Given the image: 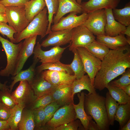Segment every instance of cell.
<instances>
[{"instance_id":"cell-6","label":"cell","mask_w":130,"mask_h":130,"mask_svg":"<svg viewBox=\"0 0 130 130\" xmlns=\"http://www.w3.org/2000/svg\"><path fill=\"white\" fill-rule=\"evenodd\" d=\"M7 23L16 33L22 31L29 22L26 19L24 7L9 6L5 7Z\"/></svg>"},{"instance_id":"cell-40","label":"cell","mask_w":130,"mask_h":130,"mask_svg":"<svg viewBox=\"0 0 130 130\" xmlns=\"http://www.w3.org/2000/svg\"><path fill=\"white\" fill-rule=\"evenodd\" d=\"M60 107V106L56 102L53 101L44 107L45 118L43 125L41 127L44 126L51 119L55 112Z\"/></svg>"},{"instance_id":"cell-25","label":"cell","mask_w":130,"mask_h":130,"mask_svg":"<svg viewBox=\"0 0 130 130\" xmlns=\"http://www.w3.org/2000/svg\"><path fill=\"white\" fill-rule=\"evenodd\" d=\"M84 90H87L90 93L97 92L88 75H84L80 78L75 79L73 81L72 84V96L74 97L75 94L80 93Z\"/></svg>"},{"instance_id":"cell-42","label":"cell","mask_w":130,"mask_h":130,"mask_svg":"<svg viewBox=\"0 0 130 130\" xmlns=\"http://www.w3.org/2000/svg\"><path fill=\"white\" fill-rule=\"evenodd\" d=\"M79 119H77L68 124L54 128L53 130H85Z\"/></svg>"},{"instance_id":"cell-16","label":"cell","mask_w":130,"mask_h":130,"mask_svg":"<svg viewBox=\"0 0 130 130\" xmlns=\"http://www.w3.org/2000/svg\"><path fill=\"white\" fill-rule=\"evenodd\" d=\"M53 101L60 107L74 103L72 84H63L57 86L51 93Z\"/></svg>"},{"instance_id":"cell-35","label":"cell","mask_w":130,"mask_h":130,"mask_svg":"<svg viewBox=\"0 0 130 130\" xmlns=\"http://www.w3.org/2000/svg\"><path fill=\"white\" fill-rule=\"evenodd\" d=\"M47 8L49 23L46 35L52 31L51 26L53 23L54 15L56 13L58 7L59 0H44Z\"/></svg>"},{"instance_id":"cell-47","label":"cell","mask_w":130,"mask_h":130,"mask_svg":"<svg viewBox=\"0 0 130 130\" xmlns=\"http://www.w3.org/2000/svg\"><path fill=\"white\" fill-rule=\"evenodd\" d=\"M0 22L7 23L5 13L0 12Z\"/></svg>"},{"instance_id":"cell-54","label":"cell","mask_w":130,"mask_h":130,"mask_svg":"<svg viewBox=\"0 0 130 130\" xmlns=\"http://www.w3.org/2000/svg\"><path fill=\"white\" fill-rule=\"evenodd\" d=\"M1 0H0V1Z\"/></svg>"},{"instance_id":"cell-1","label":"cell","mask_w":130,"mask_h":130,"mask_svg":"<svg viewBox=\"0 0 130 130\" xmlns=\"http://www.w3.org/2000/svg\"><path fill=\"white\" fill-rule=\"evenodd\" d=\"M128 68H130V45L110 50L102 61L100 69L95 78L94 88L102 90Z\"/></svg>"},{"instance_id":"cell-20","label":"cell","mask_w":130,"mask_h":130,"mask_svg":"<svg viewBox=\"0 0 130 130\" xmlns=\"http://www.w3.org/2000/svg\"><path fill=\"white\" fill-rule=\"evenodd\" d=\"M106 17V22L104 31L105 35L115 36L123 33L126 27L116 21L112 13V9H105Z\"/></svg>"},{"instance_id":"cell-13","label":"cell","mask_w":130,"mask_h":130,"mask_svg":"<svg viewBox=\"0 0 130 130\" xmlns=\"http://www.w3.org/2000/svg\"><path fill=\"white\" fill-rule=\"evenodd\" d=\"M37 36L27 38L23 42L18 54L13 76L21 70L27 59L33 53Z\"/></svg>"},{"instance_id":"cell-23","label":"cell","mask_w":130,"mask_h":130,"mask_svg":"<svg viewBox=\"0 0 130 130\" xmlns=\"http://www.w3.org/2000/svg\"><path fill=\"white\" fill-rule=\"evenodd\" d=\"M85 93L83 91L78 93L77 96L79 102L77 104L73 103L77 119L79 120L85 130H88V126L90 120L92 119L91 117L86 113L84 107Z\"/></svg>"},{"instance_id":"cell-3","label":"cell","mask_w":130,"mask_h":130,"mask_svg":"<svg viewBox=\"0 0 130 130\" xmlns=\"http://www.w3.org/2000/svg\"><path fill=\"white\" fill-rule=\"evenodd\" d=\"M48 11L46 7L36 15L27 27L21 32L14 35L15 43L34 35H39L41 38L46 35L48 25Z\"/></svg>"},{"instance_id":"cell-51","label":"cell","mask_w":130,"mask_h":130,"mask_svg":"<svg viewBox=\"0 0 130 130\" xmlns=\"http://www.w3.org/2000/svg\"><path fill=\"white\" fill-rule=\"evenodd\" d=\"M7 81H5L4 84H2L0 82V90H2L8 87L9 86L6 85Z\"/></svg>"},{"instance_id":"cell-19","label":"cell","mask_w":130,"mask_h":130,"mask_svg":"<svg viewBox=\"0 0 130 130\" xmlns=\"http://www.w3.org/2000/svg\"><path fill=\"white\" fill-rule=\"evenodd\" d=\"M30 84L35 95L37 97L51 93L57 86L48 82L40 73L36 74L33 80Z\"/></svg>"},{"instance_id":"cell-15","label":"cell","mask_w":130,"mask_h":130,"mask_svg":"<svg viewBox=\"0 0 130 130\" xmlns=\"http://www.w3.org/2000/svg\"><path fill=\"white\" fill-rule=\"evenodd\" d=\"M40 73L46 80L56 86L63 84H72L76 79L74 75L70 74L63 71L45 70Z\"/></svg>"},{"instance_id":"cell-2","label":"cell","mask_w":130,"mask_h":130,"mask_svg":"<svg viewBox=\"0 0 130 130\" xmlns=\"http://www.w3.org/2000/svg\"><path fill=\"white\" fill-rule=\"evenodd\" d=\"M84 107L85 112L97 124L99 130H108L110 125L105 105V97L97 92L85 93Z\"/></svg>"},{"instance_id":"cell-36","label":"cell","mask_w":130,"mask_h":130,"mask_svg":"<svg viewBox=\"0 0 130 130\" xmlns=\"http://www.w3.org/2000/svg\"><path fill=\"white\" fill-rule=\"evenodd\" d=\"M51 93L37 97L30 105L26 107L32 110L44 108L53 102Z\"/></svg>"},{"instance_id":"cell-44","label":"cell","mask_w":130,"mask_h":130,"mask_svg":"<svg viewBox=\"0 0 130 130\" xmlns=\"http://www.w3.org/2000/svg\"><path fill=\"white\" fill-rule=\"evenodd\" d=\"M11 110L0 102V120H7L10 115Z\"/></svg>"},{"instance_id":"cell-37","label":"cell","mask_w":130,"mask_h":130,"mask_svg":"<svg viewBox=\"0 0 130 130\" xmlns=\"http://www.w3.org/2000/svg\"><path fill=\"white\" fill-rule=\"evenodd\" d=\"M9 87L0 90V102L8 108L12 109L16 105Z\"/></svg>"},{"instance_id":"cell-27","label":"cell","mask_w":130,"mask_h":130,"mask_svg":"<svg viewBox=\"0 0 130 130\" xmlns=\"http://www.w3.org/2000/svg\"><path fill=\"white\" fill-rule=\"evenodd\" d=\"M85 48L101 61L103 60L110 50L105 44L96 40L86 46Z\"/></svg>"},{"instance_id":"cell-30","label":"cell","mask_w":130,"mask_h":130,"mask_svg":"<svg viewBox=\"0 0 130 130\" xmlns=\"http://www.w3.org/2000/svg\"><path fill=\"white\" fill-rule=\"evenodd\" d=\"M115 19L123 25L127 27L130 25V3L126 4L124 7L121 9L116 8L112 10Z\"/></svg>"},{"instance_id":"cell-34","label":"cell","mask_w":130,"mask_h":130,"mask_svg":"<svg viewBox=\"0 0 130 130\" xmlns=\"http://www.w3.org/2000/svg\"><path fill=\"white\" fill-rule=\"evenodd\" d=\"M25 106L21 104L16 105L12 109L10 115L7 120L11 130H18V124L20 120L22 112Z\"/></svg>"},{"instance_id":"cell-10","label":"cell","mask_w":130,"mask_h":130,"mask_svg":"<svg viewBox=\"0 0 130 130\" xmlns=\"http://www.w3.org/2000/svg\"><path fill=\"white\" fill-rule=\"evenodd\" d=\"M11 94L16 104H22L25 107L30 105L37 97L26 81L20 82L19 85Z\"/></svg>"},{"instance_id":"cell-26","label":"cell","mask_w":130,"mask_h":130,"mask_svg":"<svg viewBox=\"0 0 130 130\" xmlns=\"http://www.w3.org/2000/svg\"><path fill=\"white\" fill-rule=\"evenodd\" d=\"M18 127L19 130H34L35 125L33 110L26 107L23 109Z\"/></svg>"},{"instance_id":"cell-11","label":"cell","mask_w":130,"mask_h":130,"mask_svg":"<svg viewBox=\"0 0 130 130\" xmlns=\"http://www.w3.org/2000/svg\"><path fill=\"white\" fill-rule=\"evenodd\" d=\"M75 12L70 13L67 16L63 17L55 24L51 25L52 31L67 29H72L83 25L88 17V13H83L79 15Z\"/></svg>"},{"instance_id":"cell-53","label":"cell","mask_w":130,"mask_h":130,"mask_svg":"<svg viewBox=\"0 0 130 130\" xmlns=\"http://www.w3.org/2000/svg\"><path fill=\"white\" fill-rule=\"evenodd\" d=\"M82 0H77V3L79 4H81L82 3Z\"/></svg>"},{"instance_id":"cell-4","label":"cell","mask_w":130,"mask_h":130,"mask_svg":"<svg viewBox=\"0 0 130 130\" xmlns=\"http://www.w3.org/2000/svg\"><path fill=\"white\" fill-rule=\"evenodd\" d=\"M0 41L6 53L7 64L6 67L0 71V75L8 77L13 76L18 54L23 43L21 41L15 44L0 36Z\"/></svg>"},{"instance_id":"cell-43","label":"cell","mask_w":130,"mask_h":130,"mask_svg":"<svg viewBox=\"0 0 130 130\" xmlns=\"http://www.w3.org/2000/svg\"><path fill=\"white\" fill-rule=\"evenodd\" d=\"M30 0H2L0 3L5 7L13 6L18 7H25L26 3Z\"/></svg>"},{"instance_id":"cell-22","label":"cell","mask_w":130,"mask_h":130,"mask_svg":"<svg viewBox=\"0 0 130 130\" xmlns=\"http://www.w3.org/2000/svg\"><path fill=\"white\" fill-rule=\"evenodd\" d=\"M96 40L103 43L111 50H115L130 45L125 35L123 33L115 36L106 35H97Z\"/></svg>"},{"instance_id":"cell-5","label":"cell","mask_w":130,"mask_h":130,"mask_svg":"<svg viewBox=\"0 0 130 130\" xmlns=\"http://www.w3.org/2000/svg\"><path fill=\"white\" fill-rule=\"evenodd\" d=\"M73 103H71L60 107L51 119L38 130H53L56 127L77 119Z\"/></svg>"},{"instance_id":"cell-41","label":"cell","mask_w":130,"mask_h":130,"mask_svg":"<svg viewBox=\"0 0 130 130\" xmlns=\"http://www.w3.org/2000/svg\"><path fill=\"white\" fill-rule=\"evenodd\" d=\"M15 31L5 22H0V33L4 36H6L10 41L15 43L14 34L16 33Z\"/></svg>"},{"instance_id":"cell-12","label":"cell","mask_w":130,"mask_h":130,"mask_svg":"<svg viewBox=\"0 0 130 130\" xmlns=\"http://www.w3.org/2000/svg\"><path fill=\"white\" fill-rule=\"evenodd\" d=\"M68 46H55L48 51H44L41 49L40 44L38 42L34 48L33 57L37 58L41 64L60 61L63 53Z\"/></svg>"},{"instance_id":"cell-33","label":"cell","mask_w":130,"mask_h":130,"mask_svg":"<svg viewBox=\"0 0 130 130\" xmlns=\"http://www.w3.org/2000/svg\"><path fill=\"white\" fill-rule=\"evenodd\" d=\"M111 97L119 104H123L130 102V96L122 89L109 84L106 87Z\"/></svg>"},{"instance_id":"cell-8","label":"cell","mask_w":130,"mask_h":130,"mask_svg":"<svg viewBox=\"0 0 130 130\" xmlns=\"http://www.w3.org/2000/svg\"><path fill=\"white\" fill-rule=\"evenodd\" d=\"M76 49L82 60L85 71L87 73L92 84L94 85V79L100 69L102 61L85 47H79Z\"/></svg>"},{"instance_id":"cell-31","label":"cell","mask_w":130,"mask_h":130,"mask_svg":"<svg viewBox=\"0 0 130 130\" xmlns=\"http://www.w3.org/2000/svg\"><path fill=\"white\" fill-rule=\"evenodd\" d=\"M74 58L69 66L74 73L76 79H79L84 75L85 73L81 59L76 49L72 51Z\"/></svg>"},{"instance_id":"cell-14","label":"cell","mask_w":130,"mask_h":130,"mask_svg":"<svg viewBox=\"0 0 130 130\" xmlns=\"http://www.w3.org/2000/svg\"><path fill=\"white\" fill-rule=\"evenodd\" d=\"M72 29L52 31L40 44L41 46L44 47L50 46H60L70 43Z\"/></svg>"},{"instance_id":"cell-18","label":"cell","mask_w":130,"mask_h":130,"mask_svg":"<svg viewBox=\"0 0 130 130\" xmlns=\"http://www.w3.org/2000/svg\"><path fill=\"white\" fill-rule=\"evenodd\" d=\"M120 0H88L82 2L80 4L82 13H88L99 9L116 8Z\"/></svg>"},{"instance_id":"cell-48","label":"cell","mask_w":130,"mask_h":130,"mask_svg":"<svg viewBox=\"0 0 130 130\" xmlns=\"http://www.w3.org/2000/svg\"><path fill=\"white\" fill-rule=\"evenodd\" d=\"M121 89L126 93L130 96V84L125 86Z\"/></svg>"},{"instance_id":"cell-32","label":"cell","mask_w":130,"mask_h":130,"mask_svg":"<svg viewBox=\"0 0 130 130\" xmlns=\"http://www.w3.org/2000/svg\"><path fill=\"white\" fill-rule=\"evenodd\" d=\"M105 105L109 124L113 126L115 115L119 104L107 92L106 94Z\"/></svg>"},{"instance_id":"cell-52","label":"cell","mask_w":130,"mask_h":130,"mask_svg":"<svg viewBox=\"0 0 130 130\" xmlns=\"http://www.w3.org/2000/svg\"><path fill=\"white\" fill-rule=\"evenodd\" d=\"M6 7L0 3V12L5 13Z\"/></svg>"},{"instance_id":"cell-24","label":"cell","mask_w":130,"mask_h":130,"mask_svg":"<svg viewBox=\"0 0 130 130\" xmlns=\"http://www.w3.org/2000/svg\"><path fill=\"white\" fill-rule=\"evenodd\" d=\"M46 6L44 0H30L24 8L26 17L30 22Z\"/></svg>"},{"instance_id":"cell-9","label":"cell","mask_w":130,"mask_h":130,"mask_svg":"<svg viewBox=\"0 0 130 130\" xmlns=\"http://www.w3.org/2000/svg\"><path fill=\"white\" fill-rule=\"evenodd\" d=\"M94 35L83 24L72 29L71 40L68 46L72 51L79 47H85L95 39Z\"/></svg>"},{"instance_id":"cell-21","label":"cell","mask_w":130,"mask_h":130,"mask_svg":"<svg viewBox=\"0 0 130 130\" xmlns=\"http://www.w3.org/2000/svg\"><path fill=\"white\" fill-rule=\"evenodd\" d=\"M39 61L37 58L33 57L32 63L28 68L24 70H21L16 75L13 76L11 79L13 81L9 86L11 92L14 86L18 82L26 81L30 84L32 83L36 75V66Z\"/></svg>"},{"instance_id":"cell-29","label":"cell","mask_w":130,"mask_h":130,"mask_svg":"<svg viewBox=\"0 0 130 130\" xmlns=\"http://www.w3.org/2000/svg\"><path fill=\"white\" fill-rule=\"evenodd\" d=\"M114 119L119 123V130L130 119V102L124 104H119Z\"/></svg>"},{"instance_id":"cell-39","label":"cell","mask_w":130,"mask_h":130,"mask_svg":"<svg viewBox=\"0 0 130 130\" xmlns=\"http://www.w3.org/2000/svg\"><path fill=\"white\" fill-rule=\"evenodd\" d=\"M44 108L33 110L35 125L34 130H38L43 125L45 118Z\"/></svg>"},{"instance_id":"cell-50","label":"cell","mask_w":130,"mask_h":130,"mask_svg":"<svg viewBox=\"0 0 130 130\" xmlns=\"http://www.w3.org/2000/svg\"><path fill=\"white\" fill-rule=\"evenodd\" d=\"M123 34L126 35L127 37H130V25L126 27Z\"/></svg>"},{"instance_id":"cell-7","label":"cell","mask_w":130,"mask_h":130,"mask_svg":"<svg viewBox=\"0 0 130 130\" xmlns=\"http://www.w3.org/2000/svg\"><path fill=\"white\" fill-rule=\"evenodd\" d=\"M87 13V18L83 25L94 35H105L106 17L105 9L97 10Z\"/></svg>"},{"instance_id":"cell-46","label":"cell","mask_w":130,"mask_h":130,"mask_svg":"<svg viewBox=\"0 0 130 130\" xmlns=\"http://www.w3.org/2000/svg\"><path fill=\"white\" fill-rule=\"evenodd\" d=\"M0 130H11L7 120H0Z\"/></svg>"},{"instance_id":"cell-49","label":"cell","mask_w":130,"mask_h":130,"mask_svg":"<svg viewBox=\"0 0 130 130\" xmlns=\"http://www.w3.org/2000/svg\"><path fill=\"white\" fill-rule=\"evenodd\" d=\"M121 130H130V119L120 129Z\"/></svg>"},{"instance_id":"cell-38","label":"cell","mask_w":130,"mask_h":130,"mask_svg":"<svg viewBox=\"0 0 130 130\" xmlns=\"http://www.w3.org/2000/svg\"><path fill=\"white\" fill-rule=\"evenodd\" d=\"M118 79L111 81L108 84L121 88L130 84V68H128Z\"/></svg>"},{"instance_id":"cell-28","label":"cell","mask_w":130,"mask_h":130,"mask_svg":"<svg viewBox=\"0 0 130 130\" xmlns=\"http://www.w3.org/2000/svg\"><path fill=\"white\" fill-rule=\"evenodd\" d=\"M45 70L53 71H63L72 74L73 71L70 68L69 64H65L60 61L41 64L36 68V73L39 74Z\"/></svg>"},{"instance_id":"cell-17","label":"cell","mask_w":130,"mask_h":130,"mask_svg":"<svg viewBox=\"0 0 130 130\" xmlns=\"http://www.w3.org/2000/svg\"><path fill=\"white\" fill-rule=\"evenodd\" d=\"M72 12L78 14L82 13L81 5L77 3V0H59L57 12L53 18V24L57 23L66 14Z\"/></svg>"},{"instance_id":"cell-45","label":"cell","mask_w":130,"mask_h":130,"mask_svg":"<svg viewBox=\"0 0 130 130\" xmlns=\"http://www.w3.org/2000/svg\"><path fill=\"white\" fill-rule=\"evenodd\" d=\"M91 119L88 126V130H99L98 126L95 122Z\"/></svg>"}]
</instances>
